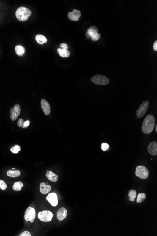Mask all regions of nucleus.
<instances>
[{"label": "nucleus", "instance_id": "obj_29", "mask_svg": "<svg viewBox=\"0 0 157 236\" xmlns=\"http://www.w3.org/2000/svg\"><path fill=\"white\" fill-rule=\"evenodd\" d=\"M60 47L61 49H64V50H68V46L66 43H61L60 45Z\"/></svg>", "mask_w": 157, "mask_h": 236}, {"label": "nucleus", "instance_id": "obj_4", "mask_svg": "<svg viewBox=\"0 0 157 236\" xmlns=\"http://www.w3.org/2000/svg\"><path fill=\"white\" fill-rule=\"evenodd\" d=\"M136 176L142 180H145L149 177V172L146 167L144 166H138L136 170Z\"/></svg>", "mask_w": 157, "mask_h": 236}, {"label": "nucleus", "instance_id": "obj_12", "mask_svg": "<svg viewBox=\"0 0 157 236\" xmlns=\"http://www.w3.org/2000/svg\"><path fill=\"white\" fill-rule=\"evenodd\" d=\"M41 107L45 115H49V114L51 113V106L48 102L46 101V99H42Z\"/></svg>", "mask_w": 157, "mask_h": 236}, {"label": "nucleus", "instance_id": "obj_17", "mask_svg": "<svg viewBox=\"0 0 157 236\" xmlns=\"http://www.w3.org/2000/svg\"><path fill=\"white\" fill-rule=\"evenodd\" d=\"M21 174L20 171L18 170H10L7 171V175L10 177H18Z\"/></svg>", "mask_w": 157, "mask_h": 236}, {"label": "nucleus", "instance_id": "obj_19", "mask_svg": "<svg viewBox=\"0 0 157 236\" xmlns=\"http://www.w3.org/2000/svg\"><path fill=\"white\" fill-rule=\"evenodd\" d=\"M57 52L59 53L60 56L63 58H68L70 56V52L68 50H64L59 48L57 49Z\"/></svg>", "mask_w": 157, "mask_h": 236}, {"label": "nucleus", "instance_id": "obj_27", "mask_svg": "<svg viewBox=\"0 0 157 236\" xmlns=\"http://www.w3.org/2000/svg\"><path fill=\"white\" fill-rule=\"evenodd\" d=\"M25 121L24 120H23V119H19V120L18 121L17 124L18 126L19 127H21L22 128H25L24 127V123H25Z\"/></svg>", "mask_w": 157, "mask_h": 236}, {"label": "nucleus", "instance_id": "obj_24", "mask_svg": "<svg viewBox=\"0 0 157 236\" xmlns=\"http://www.w3.org/2000/svg\"><path fill=\"white\" fill-rule=\"evenodd\" d=\"M20 150H21V148H20V146L18 145H16L14 147L10 149V151L15 154L18 153L19 151H20Z\"/></svg>", "mask_w": 157, "mask_h": 236}, {"label": "nucleus", "instance_id": "obj_16", "mask_svg": "<svg viewBox=\"0 0 157 236\" xmlns=\"http://www.w3.org/2000/svg\"><path fill=\"white\" fill-rule=\"evenodd\" d=\"M46 176L49 181L52 182H56L59 179L58 175L55 174L51 171H47Z\"/></svg>", "mask_w": 157, "mask_h": 236}, {"label": "nucleus", "instance_id": "obj_7", "mask_svg": "<svg viewBox=\"0 0 157 236\" xmlns=\"http://www.w3.org/2000/svg\"><path fill=\"white\" fill-rule=\"evenodd\" d=\"M36 217V212L34 208L32 207H28L26 210L25 214V219L26 221H30L33 223Z\"/></svg>", "mask_w": 157, "mask_h": 236}, {"label": "nucleus", "instance_id": "obj_1", "mask_svg": "<svg viewBox=\"0 0 157 236\" xmlns=\"http://www.w3.org/2000/svg\"><path fill=\"white\" fill-rule=\"evenodd\" d=\"M155 119L154 116L152 115H149L146 116L142 123V130L145 134H150L153 131L155 126Z\"/></svg>", "mask_w": 157, "mask_h": 236}, {"label": "nucleus", "instance_id": "obj_2", "mask_svg": "<svg viewBox=\"0 0 157 236\" xmlns=\"http://www.w3.org/2000/svg\"><path fill=\"white\" fill-rule=\"evenodd\" d=\"M31 14L30 10L23 6L19 7L16 10V17L19 21L24 22L27 21Z\"/></svg>", "mask_w": 157, "mask_h": 236}, {"label": "nucleus", "instance_id": "obj_8", "mask_svg": "<svg viewBox=\"0 0 157 236\" xmlns=\"http://www.w3.org/2000/svg\"><path fill=\"white\" fill-rule=\"evenodd\" d=\"M149 101H145L142 103L136 112V115L138 118H140L145 115L149 106Z\"/></svg>", "mask_w": 157, "mask_h": 236}, {"label": "nucleus", "instance_id": "obj_22", "mask_svg": "<svg viewBox=\"0 0 157 236\" xmlns=\"http://www.w3.org/2000/svg\"><path fill=\"white\" fill-rule=\"evenodd\" d=\"M136 197V190H131L128 192L129 200L131 202H134Z\"/></svg>", "mask_w": 157, "mask_h": 236}, {"label": "nucleus", "instance_id": "obj_6", "mask_svg": "<svg viewBox=\"0 0 157 236\" xmlns=\"http://www.w3.org/2000/svg\"><path fill=\"white\" fill-rule=\"evenodd\" d=\"M91 81L94 84L98 85H107L110 82L109 79L106 76L100 75L94 76L91 78Z\"/></svg>", "mask_w": 157, "mask_h": 236}, {"label": "nucleus", "instance_id": "obj_32", "mask_svg": "<svg viewBox=\"0 0 157 236\" xmlns=\"http://www.w3.org/2000/svg\"><path fill=\"white\" fill-rule=\"evenodd\" d=\"M156 132H157V126H156Z\"/></svg>", "mask_w": 157, "mask_h": 236}, {"label": "nucleus", "instance_id": "obj_25", "mask_svg": "<svg viewBox=\"0 0 157 236\" xmlns=\"http://www.w3.org/2000/svg\"><path fill=\"white\" fill-rule=\"evenodd\" d=\"M109 147H110L109 145L106 143H103L101 145V149L103 151H106L108 150L109 149Z\"/></svg>", "mask_w": 157, "mask_h": 236}, {"label": "nucleus", "instance_id": "obj_33", "mask_svg": "<svg viewBox=\"0 0 157 236\" xmlns=\"http://www.w3.org/2000/svg\"><path fill=\"white\" fill-rule=\"evenodd\" d=\"M12 170H15V168H12Z\"/></svg>", "mask_w": 157, "mask_h": 236}, {"label": "nucleus", "instance_id": "obj_13", "mask_svg": "<svg viewBox=\"0 0 157 236\" xmlns=\"http://www.w3.org/2000/svg\"><path fill=\"white\" fill-rule=\"evenodd\" d=\"M148 152L152 156L157 155V143L156 141H153L149 145L148 147Z\"/></svg>", "mask_w": 157, "mask_h": 236}, {"label": "nucleus", "instance_id": "obj_23", "mask_svg": "<svg viewBox=\"0 0 157 236\" xmlns=\"http://www.w3.org/2000/svg\"><path fill=\"white\" fill-rule=\"evenodd\" d=\"M146 195L145 193H139L137 198V203H141L145 200L146 198Z\"/></svg>", "mask_w": 157, "mask_h": 236}, {"label": "nucleus", "instance_id": "obj_31", "mask_svg": "<svg viewBox=\"0 0 157 236\" xmlns=\"http://www.w3.org/2000/svg\"><path fill=\"white\" fill-rule=\"evenodd\" d=\"M153 49L155 51H157V41L154 42L153 44Z\"/></svg>", "mask_w": 157, "mask_h": 236}, {"label": "nucleus", "instance_id": "obj_10", "mask_svg": "<svg viewBox=\"0 0 157 236\" xmlns=\"http://www.w3.org/2000/svg\"><path fill=\"white\" fill-rule=\"evenodd\" d=\"M46 199L53 207H56L58 205L59 201L56 193L54 192L49 193L46 197Z\"/></svg>", "mask_w": 157, "mask_h": 236}, {"label": "nucleus", "instance_id": "obj_14", "mask_svg": "<svg viewBox=\"0 0 157 236\" xmlns=\"http://www.w3.org/2000/svg\"><path fill=\"white\" fill-rule=\"evenodd\" d=\"M67 210L65 208L62 207L60 208L57 212V218L59 221H63L67 217Z\"/></svg>", "mask_w": 157, "mask_h": 236}, {"label": "nucleus", "instance_id": "obj_30", "mask_svg": "<svg viewBox=\"0 0 157 236\" xmlns=\"http://www.w3.org/2000/svg\"><path fill=\"white\" fill-rule=\"evenodd\" d=\"M29 120H27V121H25V123H24V127H25V128L27 127L28 126H29Z\"/></svg>", "mask_w": 157, "mask_h": 236}, {"label": "nucleus", "instance_id": "obj_26", "mask_svg": "<svg viewBox=\"0 0 157 236\" xmlns=\"http://www.w3.org/2000/svg\"><path fill=\"white\" fill-rule=\"evenodd\" d=\"M7 185L6 183L2 180H0V189L2 190H5L7 189Z\"/></svg>", "mask_w": 157, "mask_h": 236}, {"label": "nucleus", "instance_id": "obj_21", "mask_svg": "<svg viewBox=\"0 0 157 236\" xmlns=\"http://www.w3.org/2000/svg\"><path fill=\"white\" fill-rule=\"evenodd\" d=\"M23 186H24V184L22 182H20V181L16 182L13 186V190L14 191H19L21 190Z\"/></svg>", "mask_w": 157, "mask_h": 236}, {"label": "nucleus", "instance_id": "obj_5", "mask_svg": "<svg viewBox=\"0 0 157 236\" xmlns=\"http://www.w3.org/2000/svg\"><path fill=\"white\" fill-rule=\"evenodd\" d=\"M53 214L51 212L44 210L42 212H40L38 215V218L40 220L43 222H49L52 219Z\"/></svg>", "mask_w": 157, "mask_h": 236}, {"label": "nucleus", "instance_id": "obj_20", "mask_svg": "<svg viewBox=\"0 0 157 236\" xmlns=\"http://www.w3.org/2000/svg\"><path fill=\"white\" fill-rule=\"evenodd\" d=\"M15 50L16 54L19 56L23 55L25 52V48L20 45H16Z\"/></svg>", "mask_w": 157, "mask_h": 236}, {"label": "nucleus", "instance_id": "obj_15", "mask_svg": "<svg viewBox=\"0 0 157 236\" xmlns=\"http://www.w3.org/2000/svg\"><path fill=\"white\" fill-rule=\"evenodd\" d=\"M51 190V187L49 185H47L44 182H42L40 184V193L43 195L48 194Z\"/></svg>", "mask_w": 157, "mask_h": 236}, {"label": "nucleus", "instance_id": "obj_28", "mask_svg": "<svg viewBox=\"0 0 157 236\" xmlns=\"http://www.w3.org/2000/svg\"><path fill=\"white\" fill-rule=\"evenodd\" d=\"M19 236H31V234L29 232H28V231H25V232H23L20 235H19Z\"/></svg>", "mask_w": 157, "mask_h": 236}, {"label": "nucleus", "instance_id": "obj_9", "mask_svg": "<svg viewBox=\"0 0 157 236\" xmlns=\"http://www.w3.org/2000/svg\"><path fill=\"white\" fill-rule=\"evenodd\" d=\"M20 107L18 104H16L10 109V118L12 121H15L20 115Z\"/></svg>", "mask_w": 157, "mask_h": 236}, {"label": "nucleus", "instance_id": "obj_11", "mask_svg": "<svg viewBox=\"0 0 157 236\" xmlns=\"http://www.w3.org/2000/svg\"><path fill=\"white\" fill-rule=\"evenodd\" d=\"M81 17V11L76 9H74L72 12H70L68 14L69 19L72 21H78Z\"/></svg>", "mask_w": 157, "mask_h": 236}, {"label": "nucleus", "instance_id": "obj_18", "mask_svg": "<svg viewBox=\"0 0 157 236\" xmlns=\"http://www.w3.org/2000/svg\"><path fill=\"white\" fill-rule=\"evenodd\" d=\"M36 42L40 44H43L47 42V39L46 37L41 34L37 35L35 36Z\"/></svg>", "mask_w": 157, "mask_h": 236}, {"label": "nucleus", "instance_id": "obj_3", "mask_svg": "<svg viewBox=\"0 0 157 236\" xmlns=\"http://www.w3.org/2000/svg\"><path fill=\"white\" fill-rule=\"evenodd\" d=\"M98 28L95 26H90L86 32V37L87 38H91L92 41H98L100 37V34L98 33Z\"/></svg>", "mask_w": 157, "mask_h": 236}]
</instances>
